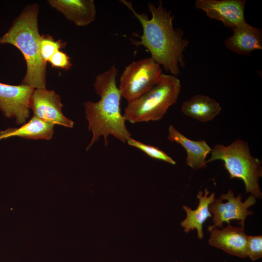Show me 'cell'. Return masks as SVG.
Returning <instances> with one entry per match:
<instances>
[{
	"label": "cell",
	"mask_w": 262,
	"mask_h": 262,
	"mask_svg": "<svg viewBox=\"0 0 262 262\" xmlns=\"http://www.w3.org/2000/svg\"><path fill=\"white\" fill-rule=\"evenodd\" d=\"M246 0H196L195 6L211 19L221 21L225 27L234 29L246 22Z\"/></svg>",
	"instance_id": "cell-10"
},
{
	"label": "cell",
	"mask_w": 262,
	"mask_h": 262,
	"mask_svg": "<svg viewBox=\"0 0 262 262\" xmlns=\"http://www.w3.org/2000/svg\"><path fill=\"white\" fill-rule=\"evenodd\" d=\"M161 66L152 59L145 58L128 65L121 75L119 90L128 103L149 91L159 82Z\"/></svg>",
	"instance_id": "cell-6"
},
{
	"label": "cell",
	"mask_w": 262,
	"mask_h": 262,
	"mask_svg": "<svg viewBox=\"0 0 262 262\" xmlns=\"http://www.w3.org/2000/svg\"><path fill=\"white\" fill-rule=\"evenodd\" d=\"M211 153L206 164L217 160L223 161L230 179H241L246 194L250 193L256 198H262L259 183L262 176L261 162L251 155L247 142L238 139L227 146L217 144L212 149Z\"/></svg>",
	"instance_id": "cell-5"
},
{
	"label": "cell",
	"mask_w": 262,
	"mask_h": 262,
	"mask_svg": "<svg viewBox=\"0 0 262 262\" xmlns=\"http://www.w3.org/2000/svg\"><path fill=\"white\" fill-rule=\"evenodd\" d=\"M180 109L185 115L202 122L211 121L222 110L214 99L202 95H196L184 101Z\"/></svg>",
	"instance_id": "cell-16"
},
{
	"label": "cell",
	"mask_w": 262,
	"mask_h": 262,
	"mask_svg": "<svg viewBox=\"0 0 262 262\" xmlns=\"http://www.w3.org/2000/svg\"><path fill=\"white\" fill-rule=\"evenodd\" d=\"M48 2L77 26H88L96 18L97 10L93 0H49Z\"/></svg>",
	"instance_id": "cell-12"
},
{
	"label": "cell",
	"mask_w": 262,
	"mask_h": 262,
	"mask_svg": "<svg viewBox=\"0 0 262 262\" xmlns=\"http://www.w3.org/2000/svg\"><path fill=\"white\" fill-rule=\"evenodd\" d=\"M54 125L33 116L30 120L17 128H10L0 131V140L18 136L28 139L50 140L53 136Z\"/></svg>",
	"instance_id": "cell-17"
},
{
	"label": "cell",
	"mask_w": 262,
	"mask_h": 262,
	"mask_svg": "<svg viewBox=\"0 0 262 262\" xmlns=\"http://www.w3.org/2000/svg\"><path fill=\"white\" fill-rule=\"evenodd\" d=\"M126 142L130 146L140 149L152 158L163 161L173 165L176 164L175 161L167 153L157 147L145 144L131 137L129 138Z\"/></svg>",
	"instance_id": "cell-18"
},
{
	"label": "cell",
	"mask_w": 262,
	"mask_h": 262,
	"mask_svg": "<svg viewBox=\"0 0 262 262\" xmlns=\"http://www.w3.org/2000/svg\"><path fill=\"white\" fill-rule=\"evenodd\" d=\"M180 90V82L177 76L162 73L152 88L128 103L123 114L126 121L134 124L161 119L177 102Z\"/></svg>",
	"instance_id": "cell-4"
},
{
	"label": "cell",
	"mask_w": 262,
	"mask_h": 262,
	"mask_svg": "<svg viewBox=\"0 0 262 262\" xmlns=\"http://www.w3.org/2000/svg\"><path fill=\"white\" fill-rule=\"evenodd\" d=\"M210 192L207 188L204 189V194L203 196L202 191H199L197 195L198 199V204L197 208L192 210L186 205H183V209L186 214V218L181 222L180 226L183 228L185 233L196 229L197 236L198 239H202L204 234L203 225L208 218L212 217L209 206L215 198V193L213 192L209 196Z\"/></svg>",
	"instance_id": "cell-15"
},
{
	"label": "cell",
	"mask_w": 262,
	"mask_h": 262,
	"mask_svg": "<svg viewBox=\"0 0 262 262\" xmlns=\"http://www.w3.org/2000/svg\"><path fill=\"white\" fill-rule=\"evenodd\" d=\"M38 13L37 4L27 6L7 32L0 37V45H12L23 55L27 71L22 84L33 89L46 86V63L42 58L40 49Z\"/></svg>",
	"instance_id": "cell-3"
},
{
	"label": "cell",
	"mask_w": 262,
	"mask_h": 262,
	"mask_svg": "<svg viewBox=\"0 0 262 262\" xmlns=\"http://www.w3.org/2000/svg\"><path fill=\"white\" fill-rule=\"evenodd\" d=\"M179 262L177 261V262Z\"/></svg>",
	"instance_id": "cell-22"
},
{
	"label": "cell",
	"mask_w": 262,
	"mask_h": 262,
	"mask_svg": "<svg viewBox=\"0 0 262 262\" xmlns=\"http://www.w3.org/2000/svg\"><path fill=\"white\" fill-rule=\"evenodd\" d=\"M233 33L225 40V46L240 55L249 56L256 50L262 49V30L246 22L234 29Z\"/></svg>",
	"instance_id": "cell-13"
},
{
	"label": "cell",
	"mask_w": 262,
	"mask_h": 262,
	"mask_svg": "<svg viewBox=\"0 0 262 262\" xmlns=\"http://www.w3.org/2000/svg\"><path fill=\"white\" fill-rule=\"evenodd\" d=\"M66 42L62 40H55L51 36L47 35L41 36L40 41V49L42 58L47 63L52 56L61 49L66 46Z\"/></svg>",
	"instance_id": "cell-19"
},
{
	"label": "cell",
	"mask_w": 262,
	"mask_h": 262,
	"mask_svg": "<svg viewBox=\"0 0 262 262\" xmlns=\"http://www.w3.org/2000/svg\"><path fill=\"white\" fill-rule=\"evenodd\" d=\"M168 131L167 138L171 142L180 144L185 150L187 165L194 169L205 167L206 157L212 151L205 141L189 139L172 125L169 126Z\"/></svg>",
	"instance_id": "cell-14"
},
{
	"label": "cell",
	"mask_w": 262,
	"mask_h": 262,
	"mask_svg": "<svg viewBox=\"0 0 262 262\" xmlns=\"http://www.w3.org/2000/svg\"><path fill=\"white\" fill-rule=\"evenodd\" d=\"M120 1L133 13L142 27L143 33L139 36L140 40L132 43L146 48L151 55L150 58L171 75H179L180 66H185L183 53L189 41L183 38L182 30L174 28V16L171 12L164 7L161 1L157 5L149 2L147 7L151 14L149 19L146 14L137 13L131 1Z\"/></svg>",
	"instance_id": "cell-1"
},
{
	"label": "cell",
	"mask_w": 262,
	"mask_h": 262,
	"mask_svg": "<svg viewBox=\"0 0 262 262\" xmlns=\"http://www.w3.org/2000/svg\"><path fill=\"white\" fill-rule=\"evenodd\" d=\"M63 106L59 95L46 88L34 89L30 99V109L33 116L53 125L71 128L74 122L63 115Z\"/></svg>",
	"instance_id": "cell-9"
},
{
	"label": "cell",
	"mask_w": 262,
	"mask_h": 262,
	"mask_svg": "<svg viewBox=\"0 0 262 262\" xmlns=\"http://www.w3.org/2000/svg\"><path fill=\"white\" fill-rule=\"evenodd\" d=\"M51 66L63 69H69L72 66L70 57L61 50L56 51L49 61Z\"/></svg>",
	"instance_id": "cell-21"
},
{
	"label": "cell",
	"mask_w": 262,
	"mask_h": 262,
	"mask_svg": "<svg viewBox=\"0 0 262 262\" xmlns=\"http://www.w3.org/2000/svg\"><path fill=\"white\" fill-rule=\"evenodd\" d=\"M117 73L118 70L113 65L107 70L97 75L94 87L100 99L97 102L87 101L84 103L88 128L93 134L86 150L101 136L106 146L108 145V137L110 135L124 143L131 137L121 112L122 96L116 84Z\"/></svg>",
	"instance_id": "cell-2"
},
{
	"label": "cell",
	"mask_w": 262,
	"mask_h": 262,
	"mask_svg": "<svg viewBox=\"0 0 262 262\" xmlns=\"http://www.w3.org/2000/svg\"><path fill=\"white\" fill-rule=\"evenodd\" d=\"M210 233L208 241L210 245L219 248L225 252L241 258H246L247 255L248 236L244 227L231 226L219 229L208 226Z\"/></svg>",
	"instance_id": "cell-11"
},
{
	"label": "cell",
	"mask_w": 262,
	"mask_h": 262,
	"mask_svg": "<svg viewBox=\"0 0 262 262\" xmlns=\"http://www.w3.org/2000/svg\"><path fill=\"white\" fill-rule=\"evenodd\" d=\"M256 197L252 195L242 201L241 194L235 196L233 191L229 190L226 194L221 195L218 198H214L209 206L212 214L213 225L212 227L223 228V224H230L232 220H237L241 226L244 227L245 221L248 215L253 214L248 209L256 202Z\"/></svg>",
	"instance_id": "cell-7"
},
{
	"label": "cell",
	"mask_w": 262,
	"mask_h": 262,
	"mask_svg": "<svg viewBox=\"0 0 262 262\" xmlns=\"http://www.w3.org/2000/svg\"><path fill=\"white\" fill-rule=\"evenodd\" d=\"M34 89L23 84L0 82V110L7 118H16L17 124L25 123L30 116V99Z\"/></svg>",
	"instance_id": "cell-8"
},
{
	"label": "cell",
	"mask_w": 262,
	"mask_h": 262,
	"mask_svg": "<svg viewBox=\"0 0 262 262\" xmlns=\"http://www.w3.org/2000/svg\"><path fill=\"white\" fill-rule=\"evenodd\" d=\"M247 255L251 260H258L262 257V236H248Z\"/></svg>",
	"instance_id": "cell-20"
}]
</instances>
